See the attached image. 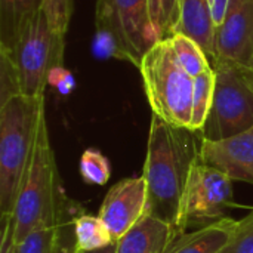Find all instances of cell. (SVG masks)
Here are the masks:
<instances>
[{
  "mask_svg": "<svg viewBox=\"0 0 253 253\" xmlns=\"http://www.w3.org/2000/svg\"><path fill=\"white\" fill-rule=\"evenodd\" d=\"M65 202L44 114L37 126L30 162L12 213L16 242L19 243L33 231L55 228L70 219Z\"/></svg>",
  "mask_w": 253,
  "mask_h": 253,
  "instance_id": "obj_2",
  "label": "cell"
},
{
  "mask_svg": "<svg viewBox=\"0 0 253 253\" xmlns=\"http://www.w3.org/2000/svg\"><path fill=\"white\" fill-rule=\"evenodd\" d=\"M215 90L202 138L221 141L253 127V71L233 61L211 58Z\"/></svg>",
  "mask_w": 253,
  "mask_h": 253,
  "instance_id": "obj_5",
  "label": "cell"
},
{
  "mask_svg": "<svg viewBox=\"0 0 253 253\" xmlns=\"http://www.w3.org/2000/svg\"><path fill=\"white\" fill-rule=\"evenodd\" d=\"M65 34L47 19L43 9L21 33L15 47L3 52L15 65L19 89L27 96H43L53 70L62 67Z\"/></svg>",
  "mask_w": 253,
  "mask_h": 253,
  "instance_id": "obj_7",
  "label": "cell"
},
{
  "mask_svg": "<svg viewBox=\"0 0 253 253\" xmlns=\"http://www.w3.org/2000/svg\"><path fill=\"white\" fill-rule=\"evenodd\" d=\"M202 133L151 117L142 176L147 182V215L173 225L181 234V213L191 169L200 159Z\"/></svg>",
  "mask_w": 253,
  "mask_h": 253,
  "instance_id": "obj_1",
  "label": "cell"
},
{
  "mask_svg": "<svg viewBox=\"0 0 253 253\" xmlns=\"http://www.w3.org/2000/svg\"><path fill=\"white\" fill-rule=\"evenodd\" d=\"M219 253H253V209L236 222L230 242Z\"/></svg>",
  "mask_w": 253,
  "mask_h": 253,
  "instance_id": "obj_22",
  "label": "cell"
},
{
  "mask_svg": "<svg viewBox=\"0 0 253 253\" xmlns=\"http://www.w3.org/2000/svg\"><path fill=\"white\" fill-rule=\"evenodd\" d=\"M116 251H117V242L104 248V249H99V251H92V252H79L77 251V253H116Z\"/></svg>",
  "mask_w": 253,
  "mask_h": 253,
  "instance_id": "obj_28",
  "label": "cell"
},
{
  "mask_svg": "<svg viewBox=\"0 0 253 253\" xmlns=\"http://www.w3.org/2000/svg\"><path fill=\"white\" fill-rule=\"evenodd\" d=\"M59 227L30 233L18 243L16 253H53L59 234Z\"/></svg>",
  "mask_w": 253,
  "mask_h": 253,
  "instance_id": "obj_21",
  "label": "cell"
},
{
  "mask_svg": "<svg viewBox=\"0 0 253 253\" xmlns=\"http://www.w3.org/2000/svg\"><path fill=\"white\" fill-rule=\"evenodd\" d=\"M212 1H213V0H211V3H212Z\"/></svg>",
  "mask_w": 253,
  "mask_h": 253,
  "instance_id": "obj_30",
  "label": "cell"
},
{
  "mask_svg": "<svg viewBox=\"0 0 253 253\" xmlns=\"http://www.w3.org/2000/svg\"><path fill=\"white\" fill-rule=\"evenodd\" d=\"M53 253H77V245L73 228V218L67 219L59 227V234Z\"/></svg>",
  "mask_w": 253,
  "mask_h": 253,
  "instance_id": "obj_26",
  "label": "cell"
},
{
  "mask_svg": "<svg viewBox=\"0 0 253 253\" xmlns=\"http://www.w3.org/2000/svg\"><path fill=\"white\" fill-rule=\"evenodd\" d=\"M249 68H251V70L253 71V59H252V64H251V67H249Z\"/></svg>",
  "mask_w": 253,
  "mask_h": 253,
  "instance_id": "obj_29",
  "label": "cell"
},
{
  "mask_svg": "<svg viewBox=\"0 0 253 253\" xmlns=\"http://www.w3.org/2000/svg\"><path fill=\"white\" fill-rule=\"evenodd\" d=\"M43 12L59 33L67 34L73 15V0H43Z\"/></svg>",
  "mask_w": 253,
  "mask_h": 253,
  "instance_id": "obj_23",
  "label": "cell"
},
{
  "mask_svg": "<svg viewBox=\"0 0 253 253\" xmlns=\"http://www.w3.org/2000/svg\"><path fill=\"white\" fill-rule=\"evenodd\" d=\"M172 47L182 65V68L194 79L209 70L211 65V58L205 52V49L191 37L176 33L170 37Z\"/></svg>",
  "mask_w": 253,
  "mask_h": 253,
  "instance_id": "obj_18",
  "label": "cell"
},
{
  "mask_svg": "<svg viewBox=\"0 0 253 253\" xmlns=\"http://www.w3.org/2000/svg\"><path fill=\"white\" fill-rule=\"evenodd\" d=\"M44 114V95L19 93L0 104V216L15 211L37 126Z\"/></svg>",
  "mask_w": 253,
  "mask_h": 253,
  "instance_id": "obj_3",
  "label": "cell"
},
{
  "mask_svg": "<svg viewBox=\"0 0 253 253\" xmlns=\"http://www.w3.org/2000/svg\"><path fill=\"white\" fill-rule=\"evenodd\" d=\"M0 253H16L18 242L15 237V221L13 215H1L0 219Z\"/></svg>",
  "mask_w": 253,
  "mask_h": 253,
  "instance_id": "obj_25",
  "label": "cell"
},
{
  "mask_svg": "<svg viewBox=\"0 0 253 253\" xmlns=\"http://www.w3.org/2000/svg\"><path fill=\"white\" fill-rule=\"evenodd\" d=\"M49 84H53L62 95H68L74 89V77L64 67H59L50 74Z\"/></svg>",
  "mask_w": 253,
  "mask_h": 253,
  "instance_id": "obj_27",
  "label": "cell"
},
{
  "mask_svg": "<svg viewBox=\"0 0 253 253\" xmlns=\"http://www.w3.org/2000/svg\"><path fill=\"white\" fill-rule=\"evenodd\" d=\"M80 176L86 184L90 185H105L111 176V165L110 160L98 150L87 148L83 151L79 163Z\"/></svg>",
  "mask_w": 253,
  "mask_h": 253,
  "instance_id": "obj_20",
  "label": "cell"
},
{
  "mask_svg": "<svg viewBox=\"0 0 253 253\" xmlns=\"http://www.w3.org/2000/svg\"><path fill=\"white\" fill-rule=\"evenodd\" d=\"M148 191L145 178H126L107 193L98 216L110 230L114 242H119L147 215Z\"/></svg>",
  "mask_w": 253,
  "mask_h": 253,
  "instance_id": "obj_9",
  "label": "cell"
},
{
  "mask_svg": "<svg viewBox=\"0 0 253 253\" xmlns=\"http://www.w3.org/2000/svg\"><path fill=\"white\" fill-rule=\"evenodd\" d=\"M213 56L251 67L253 59V0L228 1L225 18L215 28Z\"/></svg>",
  "mask_w": 253,
  "mask_h": 253,
  "instance_id": "obj_10",
  "label": "cell"
},
{
  "mask_svg": "<svg viewBox=\"0 0 253 253\" xmlns=\"http://www.w3.org/2000/svg\"><path fill=\"white\" fill-rule=\"evenodd\" d=\"M95 25L105 52L139 67L145 52L157 43L148 0H96Z\"/></svg>",
  "mask_w": 253,
  "mask_h": 253,
  "instance_id": "obj_6",
  "label": "cell"
},
{
  "mask_svg": "<svg viewBox=\"0 0 253 253\" xmlns=\"http://www.w3.org/2000/svg\"><path fill=\"white\" fill-rule=\"evenodd\" d=\"M181 33L194 39L205 52L215 55V24L211 0H179V16L173 34Z\"/></svg>",
  "mask_w": 253,
  "mask_h": 253,
  "instance_id": "obj_14",
  "label": "cell"
},
{
  "mask_svg": "<svg viewBox=\"0 0 253 253\" xmlns=\"http://www.w3.org/2000/svg\"><path fill=\"white\" fill-rule=\"evenodd\" d=\"M19 93L21 89L15 65L6 53L0 52V104Z\"/></svg>",
  "mask_w": 253,
  "mask_h": 253,
  "instance_id": "obj_24",
  "label": "cell"
},
{
  "mask_svg": "<svg viewBox=\"0 0 253 253\" xmlns=\"http://www.w3.org/2000/svg\"><path fill=\"white\" fill-rule=\"evenodd\" d=\"M148 9L157 40L170 39L179 16V0H148Z\"/></svg>",
  "mask_w": 253,
  "mask_h": 253,
  "instance_id": "obj_19",
  "label": "cell"
},
{
  "mask_svg": "<svg viewBox=\"0 0 253 253\" xmlns=\"http://www.w3.org/2000/svg\"><path fill=\"white\" fill-rule=\"evenodd\" d=\"M233 196V179L199 159L191 169L184 197L181 233L188 227L200 228L227 218V211L234 208Z\"/></svg>",
  "mask_w": 253,
  "mask_h": 253,
  "instance_id": "obj_8",
  "label": "cell"
},
{
  "mask_svg": "<svg viewBox=\"0 0 253 253\" xmlns=\"http://www.w3.org/2000/svg\"><path fill=\"white\" fill-rule=\"evenodd\" d=\"M42 9L43 0H0V50L10 52Z\"/></svg>",
  "mask_w": 253,
  "mask_h": 253,
  "instance_id": "obj_15",
  "label": "cell"
},
{
  "mask_svg": "<svg viewBox=\"0 0 253 253\" xmlns=\"http://www.w3.org/2000/svg\"><path fill=\"white\" fill-rule=\"evenodd\" d=\"M178 234L173 225L145 215L117 242L116 253H165Z\"/></svg>",
  "mask_w": 253,
  "mask_h": 253,
  "instance_id": "obj_12",
  "label": "cell"
},
{
  "mask_svg": "<svg viewBox=\"0 0 253 253\" xmlns=\"http://www.w3.org/2000/svg\"><path fill=\"white\" fill-rule=\"evenodd\" d=\"M138 68L153 114L169 125L190 129L194 79L182 68L170 39L154 43Z\"/></svg>",
  "mask_w": 253,
  "mask_h": 253,
  "instance_id": "obj_4",
  "label": "cell"
},
{
  "mask_svg": "<svg viewBox=\"0 0 253 253\" xmlns=\"http://www.w3.org/2000/svg\"><path fill=\"white\" fill-rule=\"evenodd\" d=\"M200 160L221 170L233 181L253 185V127L221 141L202 138Z\"/></svg>",
  "mask_w": 253,
  "mask_h": 253,
  "instance_id": "obj_11",
  "label": "cell"
},
{
  "mask_svg": "<svg viewBox=\"0 0 253 253\" xmlns=\"http://www.w3.org/2000/svg\"><path fill=\"white\" fill-rule=\"evenodd\" d=\"M74 237L79 252H92L104 249L114 242L110 230L99 216L83 213L73 218Z\"/></svg>",
  "mask_w": 253,
  "mask_h": 253,
  "instance_id": "obj_16",
  "label": "cell"
},
{
  "mask_svg": "<svg viewBox=\"0 0 253 253\" xmlns=\"http://www.w3.org/2000/svg\"><path fill=\"white\" fill-rule=\"evenodd\" d=\"M234 219L222 218L209 225L178 234L165 253H219L230 242Z\"/></svg>",
  "mask_w": 253,
  "mask_h": 253,
  "instance_id": "obj_13",
  "label": "cell"
},
{
  "mask_svg": "<svg viewBox=\"0 0 253 253\" xmlns=\"http://www.w3.org/2000/svg\"><path fill=\"white\" fill-rule=\"evenodd\" d=\"M215 90V71L211 67L200 76L194 77V93H193V113L190 130L202 133L213 101Z\"/></svg>",
  "mask_w": 253,
  "mask_h": 253,
  "instance_id": "obj_17",
  "label": "cell"
}]
</instances>
